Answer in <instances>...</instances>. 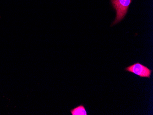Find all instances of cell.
Segmentation results:
<instances>
[{
	"mask_svg": "<svg viewBox=\"0 0 153 115\" xmlns=\"http://www.w3.org/2000/svg\"><path fill=\"white\" fill-rule=\"evenodd\" d=\"M110 1L116 12L115 20L111 25L112 26L122 21L126 16L132 0H110Z\"/></svg>",
	"mask_w": 153,
	"mask_h": 115,
	"instance_id": "6da1fadb",
	"label": "cell"
},
{
	"mask_svg": "<svg viewBox=\"0 0 153 115\" xmlns=\"http://www.w3.org/2000/svg\"><path fill=\"white\" fill-rule=\"evenodd\" d=\"M125 71L133 73L140 78H150L152 70L146 66L143 65L140 62H136L127 67L125 69Z\"/></svg>",
	"mask_w": 153,
	"mask_h": 115,
	"instance_id": "7a4b0ae2",
	"label": "cell"
},
{
	"mask_svg": "<svg viewBox=\"0 0 153 115\" xmlns=\"http://www.w3.org/2000/svg\"><path fill=\"white\" fill-rule=\"evenodd\" d=\"M72 115H87V112L85 106L82 104L70 110Z\"/></svg>",
	"mask_w": 153,
	"mask_h": 115,
	"instance_id": "3957f363",
	"label": "cell"
}]
</instances>
